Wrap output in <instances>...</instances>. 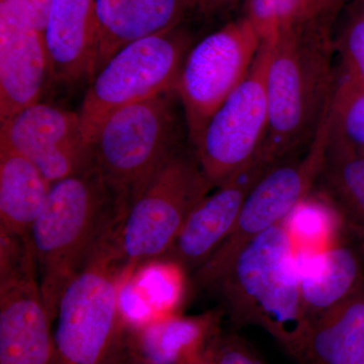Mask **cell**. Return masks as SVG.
<instances>
[{
    "mask_svg": "<svg viewBox=\"0 0 364 364\" xmlns=\"http://www.w3.org/2000/svg\"><path fill=\"white\" fill-rule=\"evenodd\" d=\"M272 44L269 121L257 158L273 166L308 149L331 102L337 71L332 28L299 23Z\"/></svg>",
    "mask_w": 364,
    "mask_h": 364,
    "instance_id": "6da1fadb",
    "label": "cell"
},
{
    "mask_svg": "<svg viewBox=\"0 0 364 364\" xmlns=\"http://www.w3.org/2000/svg\"><path fill=\"white\" fill-rule=\"evenodd\" d=\"M129 202L97 168L53 182L31 232L41 294L53 322L64 289L121 227Z\"/></svg>",
    "mask_w": 364,
    "mask_h": 364,
    "instance_id": "7a4b0ae2",
    "label": "cell"
},
{
    "mask_svg": "<svg viewBox=\"0 0 364 364\" xmlns=\"http://www.w3.org/2000/svg\"><path fill=\"white\" fill-rule=\"evenodd\" d=\"M208 291L237 328L267 331L294 358L309 329L301 301L298 258L284 224L256 237Z\"/></svg>",
    "mask_w": 364,
    "mask_h": 364,
    "instance_id": "3957f363",
    "label": "cell"
},
{
    "mask_svg": "<svg viewBox=\"0 0 364 364\" xmlns=\"http://www.w3.org/2000/svg\"><path fill=\"white\" fill-rule=\"evenodd\" d=\"M117 236L114 232L98 245L62 294L54 330L59 364H112L126 349L119 298L129 274Z\"/></svg>",
    "mask_w": 364,
    "mask_h": 364,
    "instance_id": "277c9868",
    "label": "cell"
},
{
    "mask_svg": "<svg viewBox=\"0 0 364 364\" xmlns=\"http://www.w3.org/2000/svg\"><path fill=\"white\" fill-rule=\"evenodd\" d=\"M212 189L195 150L177 151L155 170L131 196L117 232V252L127 273L164 257Z\"/></svg>",
    "mask_w": 364,
    "mask_h": 364,
    "instance_id": "5b68a950",
    "label": "cell"
},
{
    "mask_svg": "<svg viewBox=\"0 0 364 364\" xmlns=\"http://www.w3.org/2000/svg\"><path fill=\"white\" fill-rule=\"evenodd\" d=\"M176 95L163 93L122 107L95 132L90 143L95 168L119 196L131 198L155 170L181 149Z\"/></svg>",
    "mask_w": 364,
    "mask_h": 364,
    "instance_id": "8992f818",
    "label": "cell"
},
{
    "mask_svg": "<svg viewBox=\"0 0 364 364\" xmlns=\"http://www.w3.org/2000/svg\"><path fill=\"white\" fill-rule=\"evenodd\" d=\"M331 130L330 105L308 149L272 167L253 186L231 233L195 273L191 284L208 291L218 282L242 249L267 230L282 224L294 208L315 191Z\"/></svg>",
    "mask_w": 364,
    "mask_h": 364,
    "instance_id": "52a82bcc",
    "label": "cell"
},
{
    "mask_svg": "<svg viewBox=\"0 0 364 364\" xmlns=\"http://www.w3.org/2000/svg\"><path fill=\"white\" fill-rule=\"evenodd\" d=\"M193 40L181 26L130 43L90 81L79 117L85 140L112 112L163 93L176 92Z\"/></svg>",
    "mask_w": 364,
    "mask_h": 364,
    "instance_id": "ba28073f",
    "label": "cell"
},
{
    "mask_svg": "<svg viewBox=\"0 0 364 364\" xmlns=\"http://www.w3.org/2000/svg\"><path fill=\"white\" fill-rule=\"evenodd\" d=\"M272 49V42H262L247 75L210 117L193 146L213 188L243 171L264 143L269 121L267 77Z\"/></svg>",
    "mask_w": 364,
    "mask_h": 364,
    "instance_id": "9c48e42d",
    "label": "cell"
},
{
    "mask_svg": "<svg viewBox=\"0 0 364 364\" xmlns=\"http://www.w3.org/2000/svg\"><path fill=\"white\" fill-rule=\"evenodd\" d=\"M262 44L244 16L210 33L189 50L176 85L193 146L208 119L247 75Z\"/></svg>",
    "mask_w": 364,
    "mask_h": 364,
    "instance_id": "30bf717a",
    "label": "cell"
},
{
    "mask_svg": "<svg viewBox=\"0 0 364 364\" xmlns=\"http://www.w3.org/2000/svg\"><path fill=\"white\" fill-rule=\"evenodd\" d=\"M0 143L30 160L50 182L95 168L78 112L31 105L0 124Z\"/></svg>",
    "mask_w": 364,
    "mask_h": 364,
    "instance_id": "8fae6325",
    "label": "cell"
},
{
    "mask_svg": "<svg viewBox=\"0 0 364 364\" xmlns=\"http://www.w3.org/2000/svg\"><path fill=\"white\" fill-rule=\"evenodd\" d=\"M37 263L0 269V364H59Z\"/></svg>",
    "mask_w": 364,
    "mask_h": 364,
    "instance_id": "7c38bea8",
    "label": "cell"
},
{
    "mask_svg": "<svg viewBox=\"0 0 364 364\" xmlns=\"http://www.w3.org/2000/svg\"><path fill=\"white\" fill-rule=\"evenodd\" d=\"M272 167L256 158L238 176L208 193L161 260L176 263L191 275L202 267L231 233L251 189Z\"/></svg>",
    "mask_w": 364,
    "mask_h": 364,
    "instance_id": "4fadbf2b",
    "label": "cell"
},
{
    "mask_svg": "<svg viewBox=\"0 0 364 364\" xmlns=\"http://www.w3.org/2000/svg\"><path fill=\"white\" fill-rule=\"evenodd\" d=\"M47 76L43 33L0 2V124L39 102Z\"/></svg>",
    "mask_w": 364,
    "mask_h": 364,
    "instance_id": "5bb4252c",
    "label": "cell"
},
{
    "mask_svg": "<svg viewBox=\"0 0 364 364\" xmlns=\"http://www.w3.org/2000/svg\"><path fill=\"white\" fill-rule=\"evenodd\" d=\"M43 36L50 78L66 85L92 79L98 45L95 0H51Z\"/></svg>",
    "mask_w": 364,
    "mask_h": 364,
    "instance_id": "9a60e30c",
    "label": "cell"
},
{
    "mask_svg": "<svg viewBox=\"0 0 364 364\" xmlns=\"http://www.w3.org/2000/svg\"><path fill=\"white\" fill-rule=\"evenodd\" d=\"M191 7V0H95L98 45L93 76L124 46L181 26Z\"/></svg>",
    "mask_w": 364,
    "mask_h": 364,
    "instance_id": "2e32d148",
    "label": "cell"
},
{
    "mask_svg": "<svg viewBox=\"0 0 364 364\" xmlns=\"http://www.w3.org/2000/svg\"><path fill=\"white\" fill-rule=\"evenodd\" d=\"M221 309L196 316L181 314L127 327L126 347L146 364H186L222 331Z\"/></svg>",
    "mask_w": 364,
    "mask_h": 364,
    "instance_id": "e0dca14e",
    "label": "cell"
},
{
    "mask_svg": "<svg viewBox=\"0 0 364 364\" xmlns=\"http://www.w3.org/2000/svg\"><path fill=\"white\" fill-rule=\"evenodd\" d=\"M301 301L309 326L348 298L364 282V244L336 243L312 254L296 255Z\"/></svg>",
    "mask_w": 364,
    "mask_h": 364,
    "instance_id": "ac0fdd59",
    "label": "cell"
},
{
    "mask_svg": "<svg viewBox=\"0 0 364 364\" xmlns=\"http://www.w3.org/2000/svg\"><path fill=\"white\" fill-rule=\"evenodd\" d=\"M364 354V282L309 326L294 356L299 364H358Z\"/></svg>",
    "mask_w": 364,
    "mask_h": 364,
    "instance_id": "d6986e66",
    "label": "cell"
},
{
    "mask_svg": "<svg viewBox=\"0 0 364 364\" xmlns=\"http://www.w3.org/2000/svg\"><path fill=\"white\" fill-rule=\"evenodd\" d=\"M51 186L30 160L0 143V227L31 239Z\"/></svg>",
    "mask_w": 364,
    "mask_h": 364,
    "instance_id": "ffe728a7",
    "label": "cell"
},
{
    "mask_svg": "<svg viewBox=\"0 0 364 364\" xmlns=\"http://www.w3.org/2000/svg\"><path fill=\"white\" fill-rule=\"evenodd\" d=\"M315 189L331 203L344 229L364 244V154L345 145L331 130Z\"/></svg>",
    "mask_w": 364,
    "mask_h": 364,
    "instance_id": "44dd1931",
    "label": "cell"
},
{
    "mask_svg": "<svg viewBox=\"0 0 364 364\" xmlns=\"http://www.w3.org/2000/svg\"><path fill=\"white\" fill-rule=\"evenodd\" d=\"M296 255L320 252L335 245V232L341 220L331 203L314 191L284 221Z\"/></svg>",
    "mask_w": 364,
    "mask_h": 364,
    "instance_id": "7402d4cb",
    "label": "cell"
},
{
    "mask_svg": "<svg viewBox=\"0 0 364 364\" xmlns=\"http://www.w3.org/2000/svg\"><path fill=\"white\" fill-rule=\"evenodd\" d=\"M186 274L176 263L159 259L140 265L130 279L157 320L181 314Z\"/></svg>",
    "mask_w": 364,
    "mask_h": 364,
    "instance_id": "603a6c76",
    "label": "cell"
},
{
    "mask_svg": "<svg viewBox=\"0 0 364 364\" xmlns=\"http://www.w3.org/2000/svg\"><path fill=\"white\" fill-rule=\"evenodd\" d=\"M330 117L332 135L364 154V83L337 73Z\"/></svg>",
    "mask_w": 364,
    "mask_h": 364,
    "instance_id": "cb8c5ba5",
    "label": "cell"
},
{
    "mask_svg": "<svg viewBox=\"0 0 364 364\" xmlns=\"http://www.w3.org/2000/svg\"><path fill=\"white\" fill-rule=\"evenodd\" d=\"M244 11L261 41L272 42L303 21L304 0H245Z\"/></svg>",
    "mask_w": 364,
    "mask_h": 364,
    "instance_id": "d4e9b609",
    "label": "cell"
},
{
    "mask_svg": "<svg viewBox=\"0 0 364 364\" xmlns=\"http://www.w3.org/2000/svg\"><path fill=\"white\" fill-rule=\"evenodd\" d=\"M334 49L339 57L337 73L364 83V0H352L334 37Z\"/></svg>",
    "mask_w": 364,
    "mask_h": 364,
    "instance_id": "484cf974",
    "label": "cell"
},
{
    "mask_svg": "<svg viewBox=\"0 0 364 364\" xmlns=\"http://www.w3.org/2000/svg\"><path fill=\"white\" fill-rule=\"evenodd\" d=\"M219 364H267L237 333L222 331L213 340Z\"/></svg>",
    "mask_w": 364,
    "mask_h": 364,
    "instance_id": "4316f807",
    "label": "cell"
},
{
    "mask_svg": "<svg viewBox=\"0 0 364 364\" xmlns=\"http://www.w3.org/2000/svg\"><path fill=\"white\" fill-rule=\"evenodd\" d=\"M345 2L346 0H304V16L301 23H315L333 28Z\"/></svg>",
    "mask_w": 364,
    "mask_h": 364,
    "instance_id": "83f0119b",
    "label": "cell"
},
{
    "mask_svg": "<svg viewBox=\"0 0 364 364\" xmlns=\"http://www.w3.org/2000/svg\"><path fill=\"white\" fill-rule=\"evenodd\" d=\"M43 33L51 0H0Z\"/></svg>",
    "mask_w": 364,
    "mask_h": 364,
    "instance_id": "f1b7e54d",
    "label": "cell"
},
{
    "mask_svg": "<svg viewBox=\"0 0 364 364\" xmlns=\"http://www.w3.org/2000/svg\"><path fill=\"white\" fill-rule=\"evenodd\" d=\"M191 2L205 16H214L233 11L241 0H191Z\"/></svg>",
    "mask_w": 364,
    "mask_h": 364,
    "instance_id": "f546056e",
    "label": "cell"
},
{
    "mask_svg": "<svg viewBox=\"0 0 364 364\" xmlns=\"http://www.w3.org/2000/svg\"><path fill=\"white\" fill-rule=\"evenodd\" d=\"M186 364H219L217 356H215L213 340L200 354H198L195 358L191 359Z\"/></svg>",
    "mask_w": 364,
    "mask_h": 364,
    "instance_id": "4dcf8cb0",
    "label": "cell"
},
{
    "mask_svg": "<svg viewBox=\"0 0 364 364\" xmlns=\"http://www.w3.org/2000/svg\"><path fill=\"white\" fill-rule=\"evenodd\" d=\"M112 364H146L141 361L140 359L134 356L133 354L128 351V349H124L123 353L119 356Z\"/></svg>",
    "mask_w": 364,
    "mask_h": 364,
    "instance_id": "1f68e13d",
    "label": "cell"
},
{
    "mask_svg": "<svg viewBox=\"0 0 364 364\" xmlns=\"http://www.w3.org/2000/svg\"><path fill=\"white\" fill-rule=\"evenodd\" d=\"M358 364H364V354H363V358L360 359V361H359Z\"/></svg>",
    "mask_w": 364,
    "mask_h": 364,
    "instance_id": "d6a6232c",
    "label": "cell"
}]
</instances>
